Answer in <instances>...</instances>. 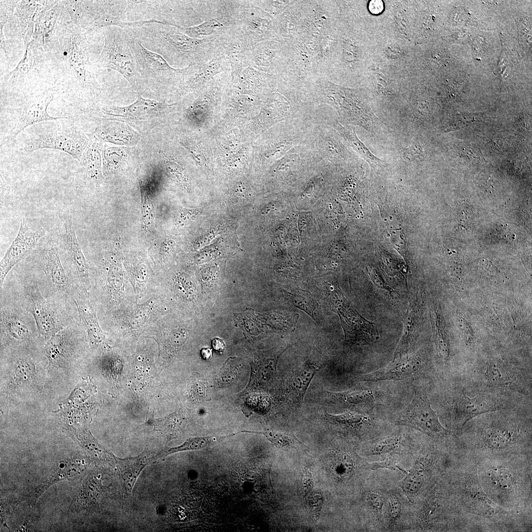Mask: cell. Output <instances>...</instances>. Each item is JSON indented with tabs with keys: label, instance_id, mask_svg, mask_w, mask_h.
<instances>
[{
	"label": "cell",
	"instance_id": "1",
	"mask_svg": "<svg viewBox=\"0 0 532 532\" xmlns=\"http://www.w3.org/2000/svg\"><path fill=\"white\" fill-rule=\"evenodd\" d=\"M447 475L452 494L469 531L513 532L519 525L518 514L499 506L483 491L477 463L468 457L457 461Z\"/></svg>",
	"mask_w": 532,
	"mask_h": 532
},
{
	"label": "cell",
	"instance_id": "2",
	"mask_svg": "<svg viewBox=\"0 0 532 532\" xmlns=\"http://www.w3.org/2000/svg\"><path fill=\"white\" fill-rule=\"evenodd\" d=\"M477 472L488 498L508 511L532 516V454H507L477 461Z\"/></svg>",
	"mask_w": 532,
	"mask_h": 532
},
{
	"label": "cell",
	"instance_id": "3",
	"mask_svg": "<svg viewBox=\"0 0 532 532\" xmlns=\"http://www.w3.org/2000/svg\"><path fill=\"white\" fill-rule=\"evenodd\" d=\"M491 416L471 419L459 439L463 451L476 461L507 454H532L531 420L490 412Z\"/></svg>",
	"mask_w": 532,
	"mask_h": 532
},
{
	"label": "cell",
	"instance_id": "4",
	"mask_svg": "<svg viewBox=\"0 0 532 532\" xmlns=\"http://www.w3.org/2000/svg\"><path fill=\"white\" fill-rule=\"evenodd\" d=\"M147 49L163 57L176 68L210 60L216 53V35L190 37L177 27L160 23L130 22L125 28Z\"/></svg>",
	"mask_w": 532,
	"mask_h": 532
},
{
	"label": "cell",
	"instance_id": "5",
	"mask_svg": "<svg viewBox=\"0 0 532 532\" xmlns=\"http://www.w3.org/2000/svg\"><path fill=\"white\" fill-rule=\"evenodd\" d=\"M89 33L70 20L59 27L45 49L53 66H60L61 74L83 89L97 85L100 77L91 59Z\"/></svg>",
	"mask_w": 532,
	"mask_h": 532
},
{
	"label": "cell",
	"instance_id": "6",
	"mask_svg": "<svg viewBox=\"0 0 532 532\" xmlns=\"http://www.w3.org/2000/svg\"><path fill=\"white\" fill-rule=\"evenodd\" d=\"M410 531L468 532L446 472L439 475L411 504Z\"/></svg>",
	"mask_w": 532,
	"mask_h": 532
},
{
	"label": "cell",
	"instance_id": "7",
	"mask_svg": "<svg viewBox=\"0 0 532 532\" xmlns=\"http://www.w3.org/2000/svg\"><path fill=\"white\" fill-rule=\"evenodd\" d=\"M101 260L99 268L91 277L90 292L100 325L137 300L123 268V255L118 247L114 246Z\"/></svg>",
	"mask_w": 532,
	"mask_h": 532
},
{
	"label": "cell",
	"instance_id": "8",
	"mask_svg": "<svg viewBox=\"0 0 532 532\" xmlns=\"http://www.w3.org/2000/svg\"><path fill=\"white\" fill-rule=\"evenodd\" d=\"M305 100L331 106L343 125L359 126L371 133H375L381 126L363 90L337 84L324 76H317L314 79Z\"/></svg>",
	"mask_w": 532,
	"mask_h": 532
},
{
	"label": "cell",
	"instance_id": "9",
	"mask_svg": "<svg viewBox=\"0 0 532 532\" xmlns=\"http://www.w3.org/2000/svg\"><path fill=\"white\" fill-rule=\"evenodd\" d=\"M0 290L31 314L42 341L46 342L78 318L74 302L65 304L47 299L35 278H24L10 287L3 285Z\"/></svg>",
	"mask_w": 532,
	"mask_h": 532
},
{
	"label": "cell",
	"instance_id": "10",
	"mask_svg": "<svg viewBox=\"0 0 532 532\" xmlns=\"http://www.w3.org/2000/svg\"><path fill=\"white\" fill-rule=\"evenodd\" d=\"M131 34L138 94L142 95L148 90L161 92L176 87L181 88L190 66L181 68L171 66L163 57L145 48Z\"/></svg>",
	"mask_w": 532,
	"mask_h": 532
},
{
	"label": "cell",
	"instance_id": "11",
	"mask_svg": "<svg viewBox=\"0 0 532 532\" xmlns=\"http://www.w3.org/2000/svg\"><path fill=\"white\" fill-rule=\"evenodd\" d=\"M168 313L167 303L154 293L143 302L136 301L101 325L104 332L133 341L143 335L158 319Z\"/></svg>",
	"mask_w": 532,
	"mask_h": 532
},
{
	"label": "cell",
	"instance_id": "12",
	"mask_svg": "<svg viewBox=\"0 0 532 532\" xmlns=\"http://www.w3.org/2000/svg\"><path fill=\"white\" fill-rule=\"evenodd\" d=\"M70 21L88 33L128 22L129 0H62Z\"/></svg>",
	"mask_w": 532,
	"mask_h": 532
},
{
	"label": "cell",
	"instance_id": "13",
	"mask_svg": "<svg viewBox=\"0 0 532 532\" xmlns=\"http://www.w3.org/2000/svg\"><path fill=\"white\" fill-rule=\"evenodd\" d=\"M411 456L412 467L396 484L412 504L438 475L445 471L446 466L445 453L438 446L418 448Z\"/></svg>",
	"mask_w": 532,
	"mask_h": 532
},
{
	"label": "cell",
	"instance_id": "14",
	"mask_svg": "<svg viewBox=\"0 0 532 532\" xmlns=\"http://www.w3.org/2000/svg\"><path fill=\"white\" fill-rule=\"evenodd\" d=\"M37 260L45 277L38 283L43 296L51 301L73 303V288L62 263L58 233L50 236L39 251Z\"/></svg>",
	"mask_w": 532,
	"mask_h": 532
},
{
	"label": "cell",
	"instance_id": "15",
	"mask_svg": "<svg viewBox=\"0 0 532 532\" xmlns=\"http://www.w3.org/2000/svg\"><path fill=\"white\" fill-rule=\"evenodd\" d=\"M104 44L95 61L99 69L109 68L120 73L136 90V64L129 31L119 26L102 29Z\"/></svg>",
	"mask_w": 532,
	"mask_h": 532
},
{
	"label": "cell",
	"instance_id": "16",
	"mask_svg": "<svg viewBox=\"0 0 532 532\" xmlns=\"http://www.w3.org/2000/svg\"><path fill=\"white\" fill-rule=\"evenodd\" d=\"M476 382L487 391L531 392V370L500 358H492L473 371Z\"/></svg>",
	"mask_w": 532,
	"mask_h": 532
},
{
	"label": "cell",
	"instance_id": "17",
	"mask_svg": "<svg viewBox=\"0 0 532 532\" xmlns=\"http://www.w3.org/2000/svg\"><path fill=\"white\" fill-rule=\"evenodd\" d=\"M59 120V119H58ZM56 120L46 123L25 139L22 150L31 153L42 149L59 150L67 153L79 162L86 148L89 138L75 127L62 125Z\"/></svg>",
	"mask_w": 532,
	"mask_h": 532
},
{
	"label": "cell",
	"instance_id": "18",
	"mask_svg": "<svg viewBox=\"0 0 532 532\" xmlns=\"http://www.w3.org/2000/svg\"><path fill=\"white\" fill-rule=\"evenodd\" d=\"M395 423L417 430L440 443H459L458 436L441 424L427 394L422 390L415 391L410 403Z\"/></svg>",
	"mask_w": 532,
	"mask_h": 532
},
{
	"label": "cell",
	"instance_id": "19",
	"mask_svg": "<svg viewBox=\"0 0 532 532\" xmlns=\"http://www.w3.org/2000/svg\"><path fill=\"white\" fill-rule=\"evenodd\" d=\"M328 295L332 310L339 317L346 341L367 345L378 340L379 333L375 324L351 307L337 286L329 287Z\"/></svg>",
	"mask_w": 532,
	"mask_h": 532
},
{
	"label": "cell",
	"instance_id": "20",
	"mask_svg": "<svg viewBox=\"0 0 532 532\" xmlns=\"http://www.w3.org/2000/svg\"><path fill=\"white\" fill-rule=\"evenodd\" d=\"M449 398L450 428L457 436L471 419L487 413L506 410L504 402L493 395H476L470 397L464 390H454Z\"/></svg>",
	"mask_w": 532,
	"mask_h": 532
},
{
	"label": "cell",
	"instance_id": "21",
	"mask_svg": "<svg viewBox=\"0 0 532 532\" xmlns=\"http://www.w3.org/2000/svg\"><path fill=\"white\" fill-rule=\"evenodd\" d=\"M0 329L1 339L27 346L33 339H39L33 316L13 299L0 292Z\"/></svg>",
	"mask_w": 532,
	"mask_h": 532
},
{
	"label": "cell",
	"instance_id": "22",
	"mask_svg": "<svg viewBox=\"0 0 532 532\" xmlns=\"http://www.w3.org/2000/svg\"><path fill=\"white\" fill-rule=\"evenodd\" d=\"M234 25L249 50L264 41L277 40L274 17L252 0H240Z\"/></svg>",
	"mask_w": 532,
	"mask_h": 532
},
{
	"label": "cell",
	"instance_id": "23",
	"mask_svg": "<svg viewBox=\"0 0 532 532\" xmlns=\"http://www.w3.org/2000/svg\"><path fill=\"white\" fill-rule=\"evenodd\" d=\"M86 339V332L78 318L51 336L44 346L49 367L68 365L77 356L83 340Z\"/></svg>",
	"mask_w": 532,
	"mask_h": 532
},
{
	"label": "cell",
	"instance_id": "24",
	"mask_svg": "<svg viewBox=\"0 0 532 532\" xmlns=\"http://www.w3.org/2000/svg\"><path fill=\"white\" fill-rule=\"evenodd\" d=\"M59 217L65 227L63 238L69 266L68 277L74 289L89 293L92 285L90 268L77 240L72 220L66 213H60Z\"/></svg>",
	"mask_w": 532,
	"mask_h": 532
},
{
	"label": "cell",
	"instance_id": "25",
	"mask_svg": "<svg viewBox=\"0 0 532 532\" xmlns=\"http://www.w3.org/2000/svg\"><path fill=\"white\" fill-rule=\"evenodd\" d=\"M290 61L287 44L283 41L271 39L262 41L244 53V66L273 75L281 73Z\"/></svg>",
	"mask_w": 532,
	"mask_h": 532
},
{
	"label": "cell",
	"instance_id": "26",
	"mask_svg": "<svg viewBox=\"0 0 532 532\" xmlns=\"http://www.w3.org/2000/svg\"><path fill=\"white\" fill-rule=\"evenodd\" d=\"M338 133L324 124H314L309 136V144L322 161L332 166H345L357 161L346 147Z\"/></svg>",
	"mask_w": 532,
	"mask_h": 532
},
{
	"label": "cell",
	"instance_id": "27",
	"mask_svg": "<svg viewBox=\"0 0 532 532\" xmlns=\"http://www.w3.org/2000/svg\"><path fill=\"white\" fill-rule=\"evenodd\" d=\"M72 300L79 320L87 334L89 344L100 353L112 349L99 321L96 306L90 294L73 290Z\"/></svg>",
	"mask_w": 532,
	"mask_h": 532
},
{
	"label": "cell",
	"instance_id": "28",
	"mask_svg": "<svg viewBox=\"0 0 532 532\" xmlns=\"http://www.w3.org/2000/svg\"><path fill=\"white\" fill-rule=\"evenodd\" d=\"M45 233L43 229H32L24 218L21 219L18 234L0 261V289L9 272L31 253L39 239Z\"/></svg>",
	"mask_w": 532,
	"mask_h": 532
},
{
	"label": "cell",
	"instance_id": "29",
	"mask_svg": "<svg viewBox=\"0 0 532 532\" xmlns=\"http://www.w3.org/2000/svg\"><path fill=\"white\" fill-rule=\"evenodd\" d=\"M54 97V93L45 91L23 100L18 107L15 123L10 132L11 137L15 138L30 126L43 121L67 119L52 116L48 113V106Z\"/></svg>",
	"mask_w": 532,
	"mask_h": 532
},
{
	"label": "cell",
	"instance_id": "30",
	"mask_svg": "<svg viewBox=\"0 0 532 532\" xmlns=\"http://www.w3.org/2000/svg\"><path fill=\"white\" fill-rule=\"evenodd\" d=\"M411 503L397 485L391 483L386 495L384 512V532L410 531Z\"/></svg>",
	"mask_w": 532,
	"mask_h": 532
},
{
	"label": "cell",
	"instance_id": "31",
	"mask_svg": "<svg viewBox=\"0 0 532 532\" xmlns=\"http://www.w3.org/2000/svg\"><path fill=\"white\" fill-rule=\"evenodd\" d=\"M232 85L239 89L250 91L258 96H265L276 92L277 87L275 75L258 71L242 63L231 65Z\"/></svg>",
	"mask_w": 532,
	"mask_h": 532
},
{
	"label": "cell",
	"instance_id": "32",
	"mask_svg": "<svg viewBox=\"0 0 532 532\" xmlns=\"http://www.w3.org/2000/svg\"><path fill=\"white\" fill-rule=\"evenodd\" d=\"M317 371V367L307 361L289 373L282 387L283 401L288 411H295L302 404L307 389Z\"/></svg>",
	"mask_w": 532,
	"mask_h": 532
},
{
	"label": "cell",
	"instance_id": "33",
	"mask_svg": "<svg viewBox=\"0 0 532 532\" xmlns=\"http://www.w3.org/2000/svg\"><path fill=\"white\" fill-rule=\"evenodd\" d=\"M25 53L16 66L5 74L3 80L5 82L18 83L30 80L39 76L43 71L45 63L49 61L48 53L33 40L25 47Z\"/></svg>",
	"mask_w": 532,
	"mask_h": 532
},
{
	"label": "cell",
	"instance_id": "34",
	"mask_svg": "<svg viewBox=\"0 0 532 532\" xmlns=\"http://www.w3.org/2000/svg\"><path fill=\"white\" fill-rule=\"evenodd\" d=\"M231 70L229 59L217 50L210 60L190 66L181 89L189 90L205 86L219 74Z\"/></svg>",
	"mask_w": 532,
	"mask_h": 532
},
{
	"label": "cell",
	"instance_id": "35",
	"mask_svg": "<svg viewBox=\"0 0 532 532\" xmlns=\"http://www.w3.org/2000/svg\"><path fill=\"white\" fill-rule=\"evenodd\" d=\"M391 483L383 486L371 480L366 485L363 494V502L366 515L367 530L372 532H384V512L387 489Z\"/></svg>",
	"mask_w": 532,
	"mask_h": 532
},
{
	"label": "cell",
	"instance_id": "36",
	"mask_svg": "<svg viewBox=\"0 0 532 532\" xmlns=\"http://www.w3.org/2000/svg\"><path fill=\"white\" fill-rule=\"evenodd\" d=\"M49 0H18L8 22L23 39L24 47L33 40L35 24Z\"/></svg>",
	"mask_w": 532,
	"mask_h": 532
},
{
	"label": "cell",
	"instance_id": "37",
	"mask_svg": "<svg viewBox=\"0 0 532 532\" xmlns=\"http://www.w3.org/2000/svg\"><path fill=\"white\" fill-rule=\"evenodd\" d=\"M423 365V361L418 356L404 355L393 359L384 368L361 375L359 380L363 382L402 380L419 372Z\"/></svg>",
	"mask_w": 532,
	"mask_h": 532
},
{
	"label": "cell",
	"instance_id": "38",
	"mask_svg": "<svg viewBox=\"0 0 532 532\" xmlns=\"http://www.w3.org/2000/svg\"><path fill=\"white\" fill-rule=\"evenodd\" d=\"M173 105L144 99L142 95L138 94L136 101L129 106L106 105L101 108V112L104 116L110 117L137 119L161 114Z\"/></svg>",
	"mask_w": 532,
	"mask_h": 532
},
{
	"label": "cell",
	"instance_id": "39",
	"mask_svg": "<svg viewBox=\"0 0 532 532\" xmlns=\"http://www.w3.org/2000/svg\"><path fill=\"white\" fill-rule=\"evenodd\" d=\"M123 264L136 299H148L154 294L156 282L149 267L142 259L133 257L123 258Z\"/></svg>",
	"mask_w": 532,
	"mask_h": 532
},
{
	"label": "cell",
	"instance_id": "40",
	"mask_svg": "<svg viewBox=\"0 0 532 532\" xmlns=\"http://www.w3.org/2000/svg\"><path fill=\"white\" fill-rule=\"evenodd\" d=\"M65 7L62 0H49L36 19L33 40L45 51L47 45L59 27Z\"/></svg>",
	"mask_w": 532,
	"mask_h": 532
},
{
	"label": "cell",
	"instance_id": "41",
	"mask_svg": "<svg viewBox=\"0 0 532 532\" xmlns=\"http://www.w3.org/2000/svg\"><path fill=\"white\" fill-rule=\"evenodd\" d=\"M156 453L144 452L135 457L127 458L116 457V471L124 494L132 493L136 480L143 469L150 463L157 460Z\"/></svg>",
	"mask_w": 532,
	"mask_h": 532
},
{
	"label": "cell",
	"instance_id": "42",
	"mask_svg": "<svg viewBox=\"0 0 532 532\" xmlns=\"http://www.w3.org/2000/svg\"><path fill=\"white\" fill-rule=\"evenodd\" d=\"M418 448L409 438L402 432H397L372 441L366 449V456L399 455L404 457L412 455Z\"/></svg>",
	"mask_w": 532,
	"mask_h": 532
},
{
	"label": "cell",
	"instance_id": "43",
	"mask_svg": "<svg viewBox=\"0 0 532 532\" xmlns=\"http://www.w3.org/2000/svg\"><path fill=\"white\" fill-rule=\"evenodd\" d=\"M418 305L417 299H415V298L412 299H411L403 318V332L395 350L393 359L405 355L410 348L418 325L419 317Z\"/></svg>",
	"mask_w": 532,
	"mask_h": 532
},
{
	"label": "cell",
	"instance_id": "44",
	"mask_svg": "<svg viewBox=\"0 0 532 532\" xmlns=\"http://www.w3.org/2000/svg\"><path fill=\"white\" fill-rule=\"evenodd\" d=\"M88 144L80 161V165L85 168L92 178H98L101 173V151L102 141L93 133L87 134Z\"/></svg>",
	"mask_w": 532,
	"mask_h": 532
},
{
	"label": "cell",
	"instance_id": "45",
	"mask_svg": "<svg viewBox=\"0 0 532 532\" xmlns=\"http://www.w3.org/2000/svg\"><path fill=\"white\" fill-rule=\"evenodd\" d=\"M283 292L284 296L295 306L306 312L319 324L322 323L323 319L319 305L308 291L299 289Z\"/></svg>",
	"mask_w": 532,
	"mask_h": 532
},
{
	"label": "cell",
	"instance_id": "46",
	"mask_svg": "<svg viewBox=\"0 0 532 532\" xmlns=\"http://www.w3.org/2000/svg\"><path fill=\"white\" fill-rule=\"evenodd\" d=\"M323 398L330 403L346 405H363L374 400L372 392L368 390L333 392L324 391Z\"/></svg>",
	"mask_w": 532,
	"mask_h": 532
},
{
	"label": "cell",
	"instance_id": "47",
	"mask_svg": "<svg viewBox=\"0 0 532 532\" xmlns=\"http://www.w3.org/2000/svg\"><path fill=\"white\" fill-rule=\"evenodd\" d=\"M431 317L437 353L443 360L447 361L450 355V345L441 313L437 308L431 310Z\"/></svg>",
	"mask_w": 532,
	"mask_h": 532
},
{
	"label": "cell",
	"instance_id": "48",
	"mask_svg": "<svg viewBox=\"0 0 532 532\" xmlns=\"http://www.w3.org/2000/svg\"><path fill=\"white\" fill-rule=\"evenodd\" d=\"M324 416L332 424L344 431L360 430L367 426L369 420L366 416L350 411L339 414L325 412Z\"/></svg>",
	"mask_w": 532,
	"mask_h": 532
},
{
	"label": "cell",
	"instance_id": "49",
	"mask_svg": "<svg viewBox=\"0 0 532 532\" xmlns=\"http://www.w3.org/2000/svg\"><path fill=\"white\" fill-rule=\"evenodd\" d=\"M232 27L228 26L218 18H213L194 26L187 28L176 27L190 37L195 38H202L207 36L222 34Z\"/></svg>",
	"mask_w": 532,
	"mask_h": 532
},
{
	"label": "cell",
	"instance_id": "50",
	"mask_svg": "<svg viewBox=\"0 0 532 532\" xmlns=\"http://www.w3.org/2000/svg\"><path fill=\"white\" fill-rule=\"evenodd\" d=\"M227 436H228L216 437L207 436L190 438L187 439L183 444L178 446L166 448L156 452V459L157 460H158L165 458L170 454L179 452L201 449L214 443L217 440L225 438Z\"/></svg>",
	"mask_w": 532,
	"mask_h": 532
},
{
	"label": "cell",
	"instance_id": "51",
	"mask_svg": "<svg viewBox=\"0 0 532 532\" xmlns=\"http://www.w3.org/2000/svg\"><path fill=\"white\" fill-rule=\"evenodd\" d=\"M30 356L28 354L20 353L16 358L13 378L17 385L25 384L34 377L36 367Z\"/></svg>",
	"mask_w": 532,
	"mask_h": 532
},
{
	"label": "cell",
	"instance_id": "52",
	"mask_svg": "<svg viewBox=\"0 0 532 532\" xmlns=\"http://www.w3.org/2000/svg\"><path fill=\"white\" fill-rule=\"evenodd\" d=\"M141 196V216L144 229L151 226L154 218V208L149 188L145 182L139 181Z\"/></svg>",
	"mask_w": 532,
	"mask_h": 532
},
{
	"label": "cell",
	"instance_id": "53",
	"mask_svg": "<svg viewBox=\"0 0 532 532\" xmlns=\"http://www.w3.org/2000/svg\"><path fill=\"white\" fill-rule=\"evenodd\" d=\"M242 432L262 434L269 441L279 449H285L291 447L297 441V439L290 434L272 430L262 432L242 431Z\"/></svg>",
	"mask_w": 532,
	"mask_h": 532
},
{
	"label": "cell",
	"instance_id": "54",
	"mask_svg": "<svg viewBox=\"0 0 532 532\" xmlns=\"http://www.w3.org/2000/svg\"><path fill=\"white\" fill-rule=\"evenodd\" d=\"M170 283L171 289H173L178 296L186 300H190L193 298V283L187 274L184 273L177 274Z\"/></svg>",
	"mask_w": 532,
	"mask_h": 532
},
{
	"label": "cell",
	"instance_id": "55",
	"mask_svg": "<svg viewBox=\"0 0 532 532\" xmlns=\"http://www.w3.org/2000/svg\"><path fill=\"white\" fill-rule=\"evenodd\" d=\"M18 0H0V49L7 53L6 40L3 33V29L12 15Z\"/></svg>",
	"mask_w": 532,
	"mask_h": 532
},
{
	"label": "cell",
	"instance_id": "56",
	"mask_svg": "<svg viewBox=\"0 0 532 532\" xmlns=\"http://www.w3.org/2000/svg\"><path fill=\"white\" fill-rule=\"evenodd\" d=\"M402 458L403 457L399 455H387L382 458L383 460L381 461L368 463V468L372 471L381 468H387L394 471L398 469L406 474L408 470H406L400 463Z\"/></svg>",
	"mask_w": 532,
	"mask_h": 532
},
{
	"label": "cell",
	"instance_id": "57",
	"mask_svg": "<svg viewBox=\"0 0 532 532\" xmlns=\"http://www.w3.org/2000/svg\"><path fill=\"white\" fill-rule=\"evenodd\" d=\"M292 0H252L253 3L273 17L281 13Z\"/></svg>",
	"mask_w": 532,
	"mask_h": 532
},
{
	"label": "cell",
	"instance_id": "58",
	"mask_svg": "<svg viewBox=\"0 0 532 532\" xmlns=\"http://www.w3.org/2000/svg\"><path fill=\"white\" fill-rule=\"evenodd\" d=\"M200 212L197 209H183L176 213L175 221L177 224L183 226L194 220Z\"/></svg>",
	"mask_w": 532,
	"mask_h": 532
},
{
	"label": "cell",
	"instance_id": "59",
	"mask_svg": "<svg viewBox=\"0 0 532 532\" xmlns=\"http://www.w3.org/2000/svg\"><path fill=\"white\" fill-rule=\"evenodd\" d=\"M466 322L464 318H460L458 319V324L461 325L462 327H459V328L462 331L464 340L466 345L470 346L473 343V335L471 328H467L468 325Z\"/></svg>",
	"mask_w": 532,
	"mask_h": 532
},
{
	"label": "cell",
	"instance_id": "60",
	"mask_svg": "<svg viewBox=\"0 0 532 532\" xmlns=\"http://www.w3.org/2000/svg\"><path fill=\"white\" fill-rule=\"evenodd\" d=\"M323 503V499L319 494H313L309 498L310 510L316 516L320 514Z\"/></svg>",
	"mask_w": 532,
	"mask_h": 532
},
{
	"label": "cell",
	"instance_id": "61",
	"mask_svg": "<svg viewBox=\"0 0 532 532\" xmlns=\"http://www.w3.org/2000/svg\"><path fill=\"white\" fill-rule=\"evenodd\" d=\"M302 486L304 493L307 495L312 490L313 486V479L310 471H305L302 479Z\"/></svg>",
	"mask_w": 532,
	"mask_h": 532
},
{
	"label": "cell",
	"instance_id": "62",
	"mask_svg": "<svg viewBox=\"0 0 532 532\" xmlns=\"http://www.w3.org/2000/svg\"><path fill=\"white\" fill-rule=\"evenodd\" d=\"M211 346L214 350L220 354L224 352L225 344L223 339L215 337L211 340Z\"/></svg>",
	"mask_w": 532,
	"mask_h": 532
},
{
	"label": "cell",
	"instance_id": "63",
	"mask_svg": "<svg viewBox=\"0 0 532 532\" xmlns=\"http://www.w3.org/2000/svg\"><path fill=\"white\" fill-rule=\"evenodd\" d=\"M200 356L204 360H208L211 358L212 356V350L208 347H204L200 350Z\"/></svg>",
	"mask_w": 532,
	"mask_h": 532
},
{
	"label": "cell",
	"instance_id": "64",
	"mask_svg": "<svg viewBox=\"0 0 532 532\" xmlns=\"http://www.w3.org/2000/svg\"><path fill=\"white\" fill-rule=\"evenodd\" d=\"M370 4V9L372 12H378L382 7V2L379 0L371 1Z\"/></svg>",
	"mask_w": 532,
	"mask_h": 532
}]
</instances>
